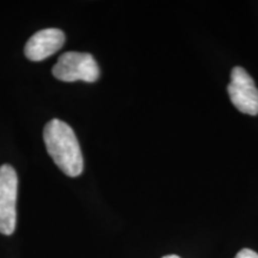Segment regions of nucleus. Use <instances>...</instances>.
I'll use <instances>...</instances> for the list:
<instances>
[{"label":"nucleus","mask_w":258,"mask_h":258,"mask_svg":"<svg viewBox=\"0 0 258 258\" xmlns=\"http://www.w3.org/2000/svg\"><path fill=\"white\" fill-rule=\"evenodd\" d=\"M47 151L64 175L78 177L84 170V159L78 139L66 122L54 118L43 131Z\"/></svg>","instance_id":"obj_1"},{"label":"nucleus","mask_w":258,"mask_h":258,"mask_svg":"<svg viewBox=\"0 0 258 258\" xmlns=\"http://www.w3.org/2000/svg\"><path fill=\"white\" fill-rule=\"evenodd\" d=\"M53 76L61 82L73 83L82 80L95 83L99 78V67L91 54L67 51L54 64Z\"/></svg>","instance_id":"obj_2"},{"label":"nucleus","mask_w":258,"mask_h":258,"mask_svg":"<svg viewBox=\"0 0 258 258\" xmlns=\"http://www.w3.org/2000/svg\"><path fill=\"white\" fill-rule=\"evenodd\" d=\"M18 177L9 164L0 166V233L11 235L17 222Z\"/></svg>","instance_id":"obj_3"},{"label":"nucleus","mask_w":258,"mask_h":258,"mask_svg":"<svg viewBox=\"0 0 258 258\" xmlns=\"http://www.w3.org/2000/svg\"><path fill=\"white\" fill-rule=\"evenodd\" d=\"M227 92L232 104L240 112L252 116L258 114V89L252 77L243 67L232 70Z\"/></svg>","instance_id":"obj_4"},{"label":"nucleus","mask_w":258,"mask_h":258,"mask_svg":"<svg viewBox=\"0 0 258 258\" xmlns=\"http://www.w3.org/2000/svg\"><path fill=\"white\" fill-rule=\"evenodd\" d=\"M66 36L60 29L50 28L35 32L24 47V54L31 61H42L63 47Z\"/></svg>","instance_id":"obj_5"},{"label":"nucleus","mask_w":258,"mask_h":258,"mask_svg":"<svg viewBox=\"0 0 258 258\" xmlns=\"http://www.w3.org/2000/svg\"><path fill=\"white\" fill-rule=\"evenodd\" d=\"M234 258H258V253L251 249H243L235 254Z\"/></svg>","instance_id":"obj_6"},{"label":"nucleus","mask_w":258,"mask_h":258,"mask_svg":"<svg viewBox=\"0 0 258 258\" xmlns=\"http://www.w3.org/2000/svg\"><path fill=\"white\" fill-rule=\"evenodd\" d=\"M163 258H182V257L177 256V254H167V256H164Z\"/></svg>","instance_id":"obj_7"}]
</instances>
